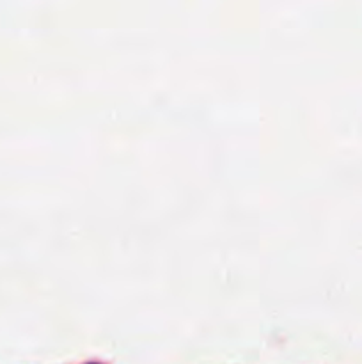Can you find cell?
I'll return each mask as SVG.
<instances>
[{
    "label": "cell",
    "mask_w": 362,
    "mask_h": 364,
    "mask_svg": "<svg viewBox=\"0 0 362 364\" xmlns=\"http://www.w3.org/2000/svg\"><path fill=\"white\" fill-rule=\"evenodd\" d=\"M89 364H99V363H89Z\"/></svg>",
    "instance_id": "1"
}]
</instances>
